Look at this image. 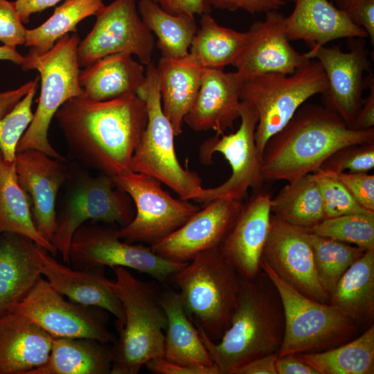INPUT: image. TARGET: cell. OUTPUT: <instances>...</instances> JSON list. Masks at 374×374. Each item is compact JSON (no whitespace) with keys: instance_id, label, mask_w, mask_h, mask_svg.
<instances>
[{"instance_id":"33","label":"cell","mask_w":374,"mask_h":374,"mask_svg":"<svg viewBox=\"0 0 374 374\" xmlns=\"http://www.w3.org/2000/svg\"><path fill=\"white\" fill-rule=\"evenodd\" d=\"M191 42L188 55L204 69H223L233 64L245 48L249 31L239 32L219 25L206 13Z\"/></svg>"},{"instance_id":"50","label":"cell","mask_w":374,"mask_h":374,"mask_svg":"<svg viewBox=\"0 0 374 374\" xmlns=\"http://www.w3.org/2000/svg\"><path fill=\"white\" fill-rule=\"evenodd\" d=\"M276 370L277 374H319L296 354L278 357L276 361Z\"/></svg>"},{"instance_id":"11","label":"cell","mask_w":374,"mask_h":374,"mask_svg":"<svg viewBox=\"0 0 374 374\" xmlns=\"http://www.w3.org/2000/svg\"><path fill=\"white\" fill-rule=\"evenodd\" d=\"M240 125L229 134H215L202 143L199 150L202 163H212L213 155L221 153L229 162L231 174L218 186L202 189L195 202L204 204L215 199L242 202L249 188L253 192L262 188L265 182L262 172V157L255 142L258 114L253 106L241 100Z\"/></svg>"},{"instance_id":"43","label":"cell","mask_w":374,"mask_h":374,"mask_svg":"<svg viewBox=\"0 0 374 374\" xmlns=\"http://www.w3.org/2000/svg\"><path fill=\"white\" fill-rule=\"evenodd\" d=\"M326 172L339 180L361 206L374 211L373 175L368 172Z\"/></svg>"},{"instance_id":"27","label":"cell","mask_w":374,"mask_h":374,"mask_svg":"<svg viewBox=\"0 0 374 374\" xmlns=\"http://www.w3.org/2000/svg\"><path fill=\"white\" fill-rule=\"evenodd\" d=\"M143 64L127 53L107 55L80 71L79 82L82 95L96 101H105L136 94L143 83Z\"/></svg>"},{"instance_id":"5","label":"cell","mask_w":374,"mask_h":374,"mask_svg":"<svg viewBox=\"0 0 374 374\" xmlns=\"http://www.w3.org/2000/svg\"><path fill=\"white\" fill-rule=\"evenodd\" d=\"M188 317L213 341L229 328L241 276L220 247L204 251L172 278Z\"/></svg>"},{"instance_id":"25","label":"cell","mask_w":374,"mask_h":374,"mask_svg":"<svg viewBox=\"0 0 374 374\" xmlns=\"http://www.w3.org/2000/svg\"><path fill=\"white\" fill-rule=\"evenodd\" d=\"M294 1V10L284 21L290 41L303 40L314 48L339 38L368 37L362 28L328 0Z\"/></svg>"},{"instance_id":"52","label":"cell","mask_w":374,"mask_h":374,"mask_svg":"<svg viewBox=\"0 0 374 374\" xmlns=\"http://www.w3.org/2000/svg\"><path fill=\"white\" fill-rule=\"evenodd\" d=\"M39 82V77L11 91L0 92V121Z\"/></svg>"},{"instance_id":"14","label":"cell","mask_w":374,"mask_h":374,"mask_svg":"<svg viewBox=\"0 0 374 374\" xmlns=\"http://www.w3.org/2000/svg\"><path fill=\"white\" fill-rule=\"evenodd\" d=\"M95 16L92 29L78 47L80 67L118 53L135 55L142 64L152 62L154 37L141 18L136 0H114Z\"/></svg>"},{"instance_id":"48","label":"cell","mask_w":374,"mask_h":374,"mask_svg":"<svg viewBox=\"0 0 374 374\" xmlns=\"http://www.w3.org/2000/svg\"><path fill=\"white\" fill-rule=\"evenodd\" d=\"M368 96L364 103L353 122L348 127L355 130H364L374 127V75L371 71L365 77Z\"/></svg>"},{"instance_id":"2","label":"cell","mask_w":374,"mask_h":374,"mask_svg":"<svg viewBox=\"0 0 374 374\" xmlns=\"http://www.w3.org/2000/svg\"><path fill=\"white\" fill-rule=\"evenodd\" d=\"M373 141L374 127L353 130L324 106L303 104L267 141L262 153L263 178L265 182H292L317 171L342 147Z\"/></svg>"},{"instance_id":"9","label":"cell","mask_w":374,"mask_h":374,"mask_svg":"<svg viewBox=\"0 0 374 374\" xmlns=\"http://www.w3.org/2000/svg\"><path fill=\"white\" fill-rule=\"evenodd\" d=\"M328 80L321 63L311 59L294 73H267L245 80L240 100L258 114L255 142L261 157L268 139L281 130L312 96L326 89Z\"/></svg>"},{"instance_id":"16","label":"cell","mask_w":374,"mask_h":374,"mask_svg":"<svg viewBox=\"0 0 374 374\" xmlns=\"http://www.w3.org/2000/svg\"><path fill=\"white\" fill-rule=\"evenodd\" d=\"M348 51L338 46L310 48L308 59L318 60L326 73L328 86L322 93L324 107L336 113L348 125L360 109L367 88L366 71H369L368 50L365 38H348Z\"/></svg>"},{"instance_id":"45","label":"cell","mask_w":374,"mask_h":374,"mask_svg":"<svg viewBox=\"0 0 374 374\" xmlns=\"http://www.w3.org/2000/svg\"><path fill=\"white\" fill-rule=\"evenodd\" d=\"M337 8L362 28L374 44V0H335Z\"/></svg>"},{"instance_id":"15","label":"cell","mask_w":374,"mask_h":374,"mask_svg":"<svg viewBox=\"0 0 374 374\" xmlns=\"http://www.w3.org/2000/svg\"><path fill=\"white\" fill-rule=\"evenodd\" d=\"M129 197L108 175L87 177L78 184L56 218L52 244L62 261L69 262L73 235L87 221L127 225L134 215Z\"/></svg>"},{"instance_id":"7","label":"cell","mask_w":374,"mask_h":374,"mask_svg":"<svg viewBox=\"0 0 374 374\" xmlns=\"http://www.w3.org/2000/svg\"><path fill=\"white\" fill-rule=\"evenodd\" d=\"M260 267L276 287L283 308L284 335L278 357L323 351L357 336L359 326L338 308L301 294L262 260Z\"/></svg>"},{"instance_id":"40","label":"cell","mask_w":374,"mask_h":374,"mask_svg":"<svg viewBox=\"0 0 374 374\" xmlns=\"http://www.w3.org/2000/svg\"><path fill=\"white\" fill-rule=\"evenodd\" d=\"M37 87L38 82L0 121V152L7 161H15L18 143L33 121L32 105Z\"/></svg>"},{"instance_id":"6","label":"cell","mask_w":374,"mask_h":374,"mask_svg":"<svg viewBox=\"0 0 374 374\" xmlns=\"http://www.w3.org/2000/svg\"><path fill=\"white\" fill-rule=\"evenodd\" d=\"M80 42L78 34L72 33L60 39L46 53H40L30 48L24 56L21 69L39 72L41 91L33 121L19 140L17 152L37 150L66 161L51 145L48 132L51 121L60 107L68 100L82 95L78 59Z\"/></svg>"},{"instance_id":"30","label":"cell","mask_w":374,"mask_h":374,"mask_svg":"<svg viewBox=\"0 0 374 374\" xmlns=\"http://www.w3.org/2000/svg\"><path fill=\"white\" fill-rule=\"evenodd\" d=\"M88 338L54 337L45 364L27 374H110L112 348Z\"/></svg>"},{"instance_id":"23","label":"cell","mask_w":374,"mask_h":374,"mask_svg":"<svg viewBox=\"0 0 374 374\" xmlns=\"http://www.w3.org/2000/svg\"><path fill=\"white\" fill-rule=\"evenodd\" d=\"M42 274L51 287L70 301L110 312L120 330L125 322L123 305L109 285L104 269H77L65 265L40 247Z\"/></svg>"},{"instance_id":"4","label":"cell","mask_w":374,"mask_h":374,"mask_svg":"<svg viewBox=\"0 0 374 374\" xmlns=\"http://www.w3.org/2000/svg\"><path fill=\"white\" fill-rule=\"evenodd\" d=\"M109 285L120 299L125 322L112 347L110 374H137L150 359L163 355L166 313L153 285L135 277L127 268H113Z\"/></svg>"},{"instance_id":"55","label":"cell","mask_w":374,"mask_h":374,"mask_svg":"<svg viewBox=\"0 0 374 374\" xmlns=\"http://www.w3.org/2000/svg\"><path fill=\"white\" fill-rule=\"evenodd\" d=\"M1 233V231H0V233Z\"/></svg>"},{"instance_id":"31","label":"cell","mask_w":374,"mask_h":374,"mask_svg":"<svg viewBox=\"0 0 374 374\" xmlns=\"http://www.w3.org/2000/svg\"><path fill=\"white\" fill-rule=\"evenodd\" d=\"M338 308L359 326L374 320V249L366 250L341 276L330 295Z\"/></svg>"},{"instance_id":"26","label":"cell","mask_w":374,"mask_h":374,"mask_svg":"<svg viewBox=\"0 0 374 374\" xmlns=\"http://www.w3.org/2000/svg\"><path fill=\"white\" fill-rule=\"evenodd\" d=\"M39 248L25 237L5 233L0 242V314L22 300L42 277Z\"/></svg>"},{"instance_id":"49","label":"cell","mask_w":374,"mask_h":374,"mask_svg":"<svg viewBox=\"0 0 374 374\" xmlns=\"http://www.w3.org/2000/svg\"><path fill=\"white\" fill-rule=\"evenodd\" d=\"M167 12L173 15H202L211 13L208 0H152Z\"/></svg>"},{"instance_id":"12","label":"cell","mask_w":374,"mask_h":374,"mask_svg":"<svg viewBox=\"0 0 374 374\" xmlns=\"http://www.w3.org/2000/svg\"><path fill=\"white\" fill-rule=\"evenodd\" d=\"M69 262L77 269H132L161 283L172 279L188 263L164 258L150 247L121 241L116 229L84 224L73 235Z\"/></svg>"},{"instance_id":"38","label":"cell","mask_w":374,"mask_h":374,"mask_svg":"<svg viewBox=\"0 0 374 374\" xmlns=\"http://www.w3.org/2000/svg\"><path fill=\"white\" fill-rule=\"evenodd\" d=\"M307 234L319 282L330 297L341 276L366 251L311 232Z\"/></svg>"},{"instance_id":"32","label":"cell","mask_w":374,"mask_h":374,"mask_svg":"<svg viewBox=\"0 0 374 374\" xmlns=\"http://www.w3.org/2000/svg\"><path fill=\"white\" fill-rule=\"evenodd\" d=\"M0 231L25 237L55 256L54 245L37 229L27 196L17 177L15 161H7L0 152Z\"/></svg>"},{"instance_id":"46","label":"cell","mask_w":374,"mask_h":374,"mask_svg":"<svg viewBox=\"0 0 374 374\" xmlns=\"http://www.w3.org/2000/svg\"><path fill=\"white\" fill-rule=\"evenodd\" d=\"M211 7L235 11L244 10L251 15L278 10L285 6V0H208Z\"/></svg>"},{"instance_id":"10","label":"cell","mask_w":374,"mask_h":374,"mask_svg":"<svg viewBox=\"0 0 374 374\" xmlns=\"http://www.w3.org/2000/svg\"><path fill=\"white\" fill-rule=\"evenodd\" d=\"M112 177L136 207L132 220L116 229L118 236L126 242L151 246L173 233L201 208L189 200L172 197L159 180L150 176L130 170Z\"/></svg>"},{"instance_id":"53","label":"cell","mask_w":374,"mask_h":374,"mask_svg":"<svg viewBox=\"0 0 374 374\" xmlns=\"http://www.w3.org/2000/svg\"><path fill=\"white\" fill-rule=\"evenodd\" d=\"M62 1L63 0H16L13 3L21 20L26 24L33 14L49 8Z\"/></svg>"},{"instance_id":"8","label":"cell","mask_w":374,"mask_h":374,"mask_svg":"<svg viewBox=\"0 0 374 374\" xmlns=\"http://www.w3.org/2000/svg\"><path fill=\"white\" fill-rule=\"evenodd\" d=\"M146 66L144 82L136 94L145 104L148 121L130 170L155 178L181 199L195 201L204 188L202 179L178 161L175 132L162 109L157 66L152 62Z\"/></svg>"},{"instance_id":"24","label":"cell","mask_w":374,"mask_h":374,"mask_svg":"<svg viewBox=\"0 0 374 374\" xmlns=\"http://www.w3.org/2000/svg\"><path fill=\"white\" fill-rule=\"evenodd\" d=\"M53 338L18 314H1L0 374H27L45 364Z\"/></svg>"},{"instance_id":"34","label":"cell","mask_w":374,"mask_h":374,"mask_svg":"<svg viewBox=\"0 0 374 374\" xmlns=\"http://www.w3.org/2000/svg\"><path fill=\"white\" fill-rule=\"evenodd\" d=\"M296 355L319 374H373L374 326L332 348Z\"/></svg>"},{"instance_id":"51","label":"cell","mask_w":374,"mask_h":374,"mask_svg":"<svg viewBox=\"0 0 374 374\" xmlns=\"http://www.w3.org/2000/svg\"><path fill=\"white\" fill-rule=\"evenodd\" d=\"M277 353L259 357L238 368L233 374H277Z\"/></svg>"},{"instance_id":"17","label":"cell","mask_w":374,"mask_h":374,"mask_svg":"<svg viewBox=\"0 0 374 374\" xmlns=\"http://www.w3.org/2000/svg\"><path fill=\"white\" fill-rule=\"evenodd\" d=\"M285 282L305 296L329 303L321 285L307 231L271 214L262 259Z\"/></svg>"},{"instance_id":"44","label":"cell","mask_w":374,"mask_h":374,"mask_svg":"<svg viewBox=\"0 0 374 374\" xmlns=\"http://www.w3.org/2000/svg\"><path fill=\"white\" fill-rule=\"evenodd\" d=\"M26 30L13 1L0 0V42L14 48L24 44Z\"/></svg>"},{"instance_id":"20","label":"cell","mask_w":374,"mask_h":374,"mask_svg":"<svg viewBox=\"0 0 374 374\" xmlns=\"http://www.w3.org/2000/svg\"><path fill=\"white\" fill-rule=\"evenodd\" d=\"M61 162L37 150L17 152L15 159L17 180L28 199L34 224L51 243L56 228L55 201L67 177Z\"/></svg>"},{"instance_id":"28","label":"cell","mask_w":374,"mask_h":374,"mask_svg":"<svg viewBox=\"0 0 374 374\" xmlns=\"http://www.w3.org/2000/svg\"><path fill=\"white\" fill-rule=\"evenodd\" d=\"M156 66L162 109L178 136L196 99L205 69L188 54L180 58L161 57Z\"/></svg>"},{"instance_id":"47","label":"cell","mask_w":374,"mask_h":374,"mask_svg":"<svg viewBox=\"0 0 374 374\" xmlns=\"http://www.w3.org/2000/svg\"><path fill=\"white\" fill-rule=\"evenodd\" d=\"M144 366L157 374H221L215 364L207 368L190 367L169 362L162 357L152 358Z\"/></svg>"},{"instance_id":"41","label":"cell","mask_w":374,"mask_h":374,"mask_svg":"<svg viewBox=\"0 0 374 374\" xmlns=\"http://www.w3.org/2000/svg\"><path fill=\"white\" fill-rule=\"evenodd\" d=\"M312 174L320 191L325 218L374 212L361 206L346 188L326 171L319 169Z\"/></svg>"},{"instance_id":"35","label":"cell","mask_w":374,"mask_h":374,"mask_svg":"<svg viewBox=\"0 0 374 374\" xmlns=\"http://www.w3.org/2000/svg\"><path fill=\"white\" fill-rule=\"evenodd\" d=\"M138 11L141 19L157 38V46L162 57L186 56L197 31L195 16L167 12L152 0H140Z\"/></svg>"},{"instance_id":"39","label":"cell","mask_w":374,"mask_h":374,"mask_svg":"<svg viewBox=\"0 0 374 374\" xmlns=\"http://www.w3.org/2000/svg\"><path fill=\"white\" fill-rule=\"evenodd\" d=\"M308 232L353 244L364 251L374 249V212L325 218Z\"/></svg>"},{"instance_id":"3","label":"cell","mask_w":374,"mask_h":374,"mask_svg":"<svg viewBox=\"0 0 374 374\" xmlns=\"http://www.w3.org/2000/svg\"><path fill=\"white\" fill-rule=\"evenodd\" d=\"M195 326L221 374H233L256 358L278 353L284 335L283 308L276 287L261 269L253 278L241 276L229 326L219 342Z\"/></svg>"},{"instance_id":"29","label":"cell","mask_w":374,"mask_h":374,"mask_svg":"<svg viewBox=\"0 0 374 374\" xmlns=\"http://www.w3.org/2000/svg\"><path fill=\"white\" fill-rule=\"evenodd\" d=\"M159 300L167 318L163 357L190 367L207 368L215 365L196 326L186 312L179 292L166 289L159 292Z\"/></svg>"},{"instance_id":"54","label":"cell","mask_w":374,"mask_h":374,"mask_svg":"<svg viewBox=\"0 0 374 374\" xmlns=\"http://www.w3.org/2000/svg\"><path fill=\"white\" fill-rule=\"evenodd\" d=\"M24 60V56L21 55L14 47L0 46V60L10 61L16 64L21 65Z\"/></svg>"},{"instance_id":"36","label":"cell","mask_w":374,"mask_h":374,"mask_svg":"<svg viewBox=\"0 0 374 374\" xmlns=\"http://www.w3.org/2000/svg\"><path fill=\"white\" fill-rule=\"evenodd\" d=\"M272 215L303 229L325 219L320 191L312 173L288 182L270 201Z\"/></svg>"},{"instance_id":"22","label":"cell","mask_w":374,"mask_h":374,"mask_svg":"<svg viewBox=\"0 0 374 374\" xmlns=\"http://www.w3.org/2000/svg\"><path fill=\"white\" fill-rule=\"evenodd\" d=\"M244 78L236 71L205 69L195 103L184 118L196 132L212 130L222 134L240 118Z\"/></svg>"},{"instance_id":"19","label":"cell","mask_w":374,"mask_h":374,"mask_svg":"<svg viewBox=\"0 0 374 374\" xmlns=\"http://www.w3.org/2000/svg\"><path fill=\"white\" fill-rule=\"evenodd\" d=\"M265 14L250 26L248 42L232 64L244 80L267 73L290 75L310 60L290 44L285 17L278 10Z\"/></svg>"},{"instance_id":"21","label":"cell","mask_w":374,"mask_h":374,"mask_svg":"<svg viewBox=\"0 0 374 374\" xmlns=\"http://www.w3.org/2000/svg\"><path fill=\"white\" fill-rule=\"evenodd\" d=\"M271 194L262 188L253 192L242 203L232 227L219 247L243 278H253L261 271L260 262L271 216Z\"/></svg>"},{"instance_id":"18","label":"cell","mask_w":374,"mask_h":374,"mask_svg":"<svg viewBox=\"0 0 374 374\" xmlns=\"http://www.w3.org/2000/svg\"><path fill=\"white\" fill-rule=\"evenodd\" d=\"M242 204L235 199H213L173 233L150 247L164 258L188 262L199 253L220 246Z\"/></svg>"},{"instance_id":"1","label":"cell","mask_w":374,"mask_h":374,"mask_svg":"<svg viewBox=\"0 0 374 374\" xmlns=\"http://www.w3.org/2000/svg\"><path fill=\"white\" fill-rule=\"evenodd\" d=\"M55 117L76 159L112 177L130 170L148 121L137 94L105 101L80 95L66 101Z\"/></svg>"},{"instance_id":"37","label":"cell","mask_w":374,"mask_h":374,"mask_svg":"<svg viewBox=\"0 0 374 374\" xmlns=\"http://www.w3.org/2000/svg\"><path fill=\"white\" fill-rule=\"evenodd\" d=\"M104 6V0H64L44 23L26 29L24 44L40 53H46L60 39L75 33L80 21L96 15Z\"/></svg>"},{"instance_id":"13","label":"cell","mask_w":374,"mask_h":374,"mask_svg":"<svg viewBox=\"0 0 374 374\" xmlns=\"http://www.w3.org/2000/svg\"><path fill=\"white\" fill-rule=\"evenodd\" d=\"M103 310L64 299L42 277L7 312L26 318L53 337L88 338L114 344L116 338L107 328Z\"/></svg>"},{"instance_id":"42","label":"cell","mask_w":374,"mask_h":374,"mask_svg":"<svg viewBox=\"0 0 374 374\" xmlns=\"http://www.w3.org/2000/svg\"><path fill=\"white\" fill-rule=\"evenodd\" d=\"M374 167V141L348 145L332 153L320 169L331 172H368Z\"/></svg>"}]
</instances>
